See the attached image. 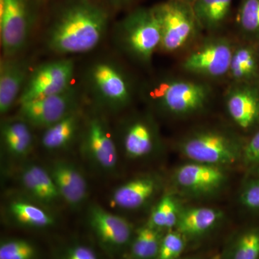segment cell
I'll list each match as a JSON object with an SVG mask.
<instances>
[{
    "mask_svg": "<svg viewBox=\"0 0 259 259\" xmlns=\"http://www.w3.org/2000/svg\"><path fill=\"white\" fill-rule=\"evenodd\" d=\"M179 259H196V258H179Z\"/></svg>",
    "mask_w": 259,
    "mask_h": 259,
    "instance_id": "39",
    "label": "cell"
},
{
    "mask_svg": "<svg viewBox=\"0 0 259 259\" xmlns=\"http://www.w3.org/2000/svg\"><path fill=\"white\" fill-rule=\"evenodd\" d=\"M182 1L186 2V3H190V4H192L195 0H182Z\"/></svg>",
    "mask_w": 259,
    "mask_h": 259,
    "instance_id": "36",
    "label": "cell"
},
{
    "mask_svg": "<svg viewBox=\"0 0 259 259\" xmlns=\"http://www.w3.org/2000/svg\"><path fill=\"white\" fill-rule=\"evenodd\" d=\"M83 80L94 106L102 111L121 112L134 101V80L115 59L102 58L94 61L85 70Z\"/></svg>",
    "mask_w": 259,
    "mask_h": 259,
    "instance_id": "3",
    "label": "cell"
},
{
    "mask_svg": "<svg viewBox=\"0 0 259 259\" xmlns=\"http://www.w3.org/2000/svg\"><path fill=\"white\" fill-rule=\"evenodd\" d=\"M38 0H0V37L3 57L20 56L38 19Z\"/></svg>",
    "mask_w": 259,
    "mask_h": 259,
    "instance_id": "7",
    "label": "cell"
},
{
    "mask_svg": "<svg viewBox=\"0 0 259 259\" xmlns=\"http://www.w3.org/2000/svg\"><path fill=\"white\" fill-rule=\"evenodd\" d=\"M141 98L164 115L189 117L207 110L214 98L209 81L190 76L160 75L141 86Z\"/></svg>",
    "mask_w": 259,
    "mask_h": 259,
    "instance_id": "2",
    "label": "cell"
},
{
    "mask_svg": "<svg viewBox=\"0 0 259 259\" xmlns=\"http://www.w3.org/2000/svg\"><path fill=\"white\" fill-rule=\"evenodd\" d=\"M185 237L175 230L168 231L163 237L156 259H179L185 248Z\"/></svg>",
    "mask_w": 259,
    "mask_h": 259,
    "instance_id": "31",
    "label": "cell"
},
{
    "mask_svg": "<svg viewBox=\"0 0 259 259\" xmlns=\"http://www.w3.org/2000/svg\"><path fill=\"white\" fill-rule=\"evenodd\" d=\"M75 63L71 58L48 61L32 69L18 104L62 93L74 83Z\"/></svg>",
    "mask_w": 259,
    "mask_h": 259,
    "instance_id": "9",
    "label": "cell"
},
{
    "mask_svg": "<svg viewBox=\"0 0 259 259\" xmlns=\"http://www.w3.org/2000/svg\"><path fill=\"white\" fill-rule=\"evenodd\" d=\"M26 167L35 199L45 204H51L61 197L49 171L38 165L30 164Z\"/></svg>",
    "mask_w": 259,
    "mask_h": 259,
    "instance_id": "27",
    "label": "cell"
},
{
    "mask_svg": "<svg viewBox=\"0 0 259 259\" xmlns=\"http://www.w3.org/2000/svg\"><path fill=\"white\" fill-rule=\"evenodd\" d=\"M158 190V182L152 177L134 179L117 187L111 202L121 209H135L147 203Z\"/></svg>",
    "mask_w": 259,
    "mask_h": 259,
    "instance_id": "20",
    "label": "cell"
},
{
    "mask_svg": "<svg viewBox=\"0 0 259 259\" xmlns=\"http://www.w3.org/2000/svg\"><path fill=\"white\" fill-rule=\"evenodd\" d=\"M180 210L175 197L166 194L155 206L148 223L161 231L175 229Z\"/></svg>",
    "mask_w": 259,
    "mask_h": 259,
    "instance_id": "28",
    "label": "cell"
},
{
    "mask_svg": "<svg viewBox=\"0 0 259 259\" xmlns=\"http://www.w3.org/2000/svg\"><path fill=\"white\" fill-rule=\"evenodd\" d=\"M228 78L230 83L259 82V56L255 44L243 40L236 42Z\"/></svg>",
    "mask_w": 259,
    "mask_h": 259,
    "instance_id": "19",
    "label": "cell"
},
{
    "mask_svg": "<svg viewBox=\"0 0 259 259\" xmlns=\"http://www.w3.org/2000/svg\"><path fill=\"white\" fill-rule=\"evenodd\" d=\"M175 180L181 188L187 192L207 194L215 192L224 185L226 175L221 166L192 162L177 170Z\"/></svg>",
    "mask_w": 259,
    "mask_h": 259,
    "instance_id": "16",
    "label": "cell"
},
{
    "mask_svg": "<svg viewBox=\"0 0 259 259\" xmlns=\"http://www.w3.org/2000/svg\"><path fill=\"white\" fill-rule=\"evenodd\" d=\"M81 93L73 84L62 93L19 104L18 117L32 127L45 129L81 107Z\"/></svg>",
    "mask_w": 259,
    "mask_h": 259,
    "instance_id": "10",
    "label": "cell"
},
{
    "mask_svg": "<svg viewBox=\"0 0 259 259\" xmlns=\"http://www.w3.org/2000/svg\"><path fill=\"white\" fill-rule=\"evenodd\" d=\"M241 157L246 166L259 168V130L243 145Z\"/></svg>",
    "mask_w": 259,
    "mask_h": 259,
    "instance_id": "32",
    "label": "cell"
},
{
    "mask_svg": "<svg viewBox=\"0 0 259 259\" xmlns=\"http://www.w3.org/2000/svg\"><path fill=\"white\" fill-rule=\"evenodd\" d=\"M162 232L148 223L139 228L131 243L132 258L156 259L164 236Z\"/></svg>",
    "mask_w": 259,
    "mask_h": 259,
    "instance_id": "26",
    "label": "cell"
},
{
    "mask_svg": "<svg viewBox=\"0 0 259 259\" xmlns=\"http://www.w3.org/2000/svg\"><path fill=\"white\" fill-rule=\"evenodd\" d=\"M30 63L20 56L2 57L0 61V113L6 115L18 103L31 71Z\"/></svg>",
    "mask_w": 259,
    "mask_h": 259,
    "instance_id": "15",
    "label": "cell"
},
{
    "mask_svg": "<svg viewBox=\"0 0 259 259\" xmlns=\"http://www.w3.org/2000/svg\"><path fill=\"white\" fill-rule=\"evenodd\" d=\"M36 254L35 247L26 240H8L0 245V259H35Z\"/></svg>",
    "mask_w": 259,
    "mask_h": 259,
    "instance_id": "30",
    "label": "cell"
},
{
    "mask_svg": "<svg viewBox=\"0 0 259 259\" xmlns=\"http://www.w3.org/2000/svg\"><path fill=\"white\" fill-rule=\"evenodd\" d=\"M111 13L100 0H57L48 18L46 47L62 56L91 52L105 38Z\"/></svg>",
    "mask_w": 259,
    "mask_h": 259,
    "instance_id": "1",
    "label": "cell"
},
{
    "mask_svg": "<svg viewBox=\"0 0 259 259\" xmlns=\"http://www.w3.org/2000/svg\"><path fill=\"white\" fill-rule=\"evenodd\" d=\"M230 118L239 128L248 131L259 124V82L230 83L224 95Z\"/></svg>",
    "mask_w": 259,
    "mask_h": 259,
    "instance_id": "13",
    "label": "cell"
},
{
    "mask_svg": "<svg viewBox=\"0 0 259 259\" xmlns=\"http://www.w3.org/2000/svg\"><path fill=\"white\" fill-rule=\"evenodd\" d=\"M258 258V230L252 229L244 232L235 241L230 259Z\"/></svg>",
    "mask_w": 259,
    "mask_h": 259,
    "instance_id": "29",
    "label": "cell"
},
{
    "mask_svg": "<svg viewBox=\"0 0 259 259\" xmlns=\"http://www.w3.org/2000/svg\"><path fill=\"white\" fill-rule=\"evenodd\" d=\"M257 49H258V56H259V44H256Z\"/></svg>",
    "mask_w": 259,
    "mask_h": 259,
    "instance_id": "38",
    "label": "cell"
},
{
    "mask_svg": "<svg viewBox=\"0 0 259 259\" xmlns=\"http://www.w3.org/2000/svg\"><path fill=\"white\" fill-rule=\"evenodd\" d=\"M241 202L250 209H259V180L250 182L242 191Z\"/></svg>",
    "mask_w": 259,
    "mask_h": 259,
    "instance_id": "33",
    "label": "cell"
},
{
    "mask_svg": "<svg viewBox=\"0 0 259 259\" xmlns=\"http://www.w3.org/2000/svg\"><path fill=\"white\" fill-rule=\"evenodd\" d=\"M39 2H40V3H44V2L45 1H49V0H38Z\"/></svg>",
    "mask_w": 259,
    "mask_h": 259,
    "instance_id": "37",
    "label": "cell"
},
{
    "mask_svg": "<svg viewBox=\"0 0 259 259\" xmlns=\"http://www.w3.org/2000/svg\"><path fill=\"white\" fill-rule=\"evenodd\" d=\"M88 221L97 239L109 251L117 252L131 244L134 228L125 218L93 204L89 209Z\"/></svg>",
    "mask_w": 259,
    "mask_h": 259,
    "instance_id": "12",
    "label": "cell"
},
{
    "mask_svg": "<svg viewBox=\"0 0 259 259\" xmlns=\"http://www.w3.org/2000/svg\"><path fill=\"white\" fill-rule=\"evenodd\" d=\"M89 114L81 129V148L84 154L97 166L106 171H112L117 163V146L113 135L100 109Z\"/></svg>",
    "mask_w": 259,
    "mask_h": 259,
    "instance_id": "11",
    "label": "cell"
},
{
    "mask_svg": "<svg viewBox=\"0 0 259 259\" xmlns=\"http://www.w3.org/2000/svg\"><path fill=\"white\" fill-rule=\"evenodd\" d=\"M121 142L125 154L141 158L151 154L159 144L157 127L147 115L131 117L121 126Z\"/></svg>",
    "mask_w": 259,
    "mask_h": 259,
    "instance_id": "14",
    "label": "cell"
},
{
    "mask_svg": "<svg viewBox=\"0 0 259 259\" xmlns=\"http://www.w3.org/2000/svg\"><path fill=\"white\" fill-rule=\"evenodd\" d=\"M116 47L135 64L148 67L159 51L161 32L152 7H138L117 22L114 27Z\"/></svg>",
    "mask_w": 259,
    "mask_h": 259,
    "instance_id": "4",
    "label": "cell"
},
{
    "mask_svg": "<svg viewBox=\"0 0 259 259\" xmlns=\"http://www.w3.org/2000/svg\"><path fill=\"white\" fill-rule=\"evenodd\" d=\"M236 42L219 33L208 34L192 46L181 62L190 76L209 81L228 78Z\"/></svg>",
    "mask_w": 259,
    "mask_h": 259,
    "instance_id": "6",
    "label": "cell"
},
{
    "mask_svg": "<svg viewBox=\"0 0 259 259\" xmlns=\"http://www.w3.org/2000/svg\"><path fill=\"white\" fill-rule=\"evenodd\" d=\"M8 209L15 222L28 228H49L55 223L54 218L46 209L27 201H13Z\"/></svg>",
    "mask_w": 259,
    "mask_h": 259,
    "instance_id": "24",
    "label": "cell"
},
{
    "mask_svg": "<svg viewBox=\"0 0 259 259\" xmlns=\"http://www.w3.org/2000/svg\"><path fill=\"white\" fill-rule=\"evenodd\" d=\"M233 0H195L192 3L194 13L202 31L219 33L231 17Z\"/></svg>",
    "mask_w": 259,
    "mask_h": 259,
    "instance_id": "23",
    "label": "cell"
},
{
    "mask_svg": "<svg viewBox=\"0 0 259 259\" xmlns=\"http://www.w3.org/2000/svg\"><path fill=\"white\" fill-rule=\"evenodd\" d=\"M243 147L236 136L218 129L197 130L180 143V151L191 161L218 166L234 163Z\"/></svg>",
    "mask_w": 259,
    "mask_h": 259,
    "instance_id": "8",
    "label": "cell"
},
{
    "mask_svg": "<svg viewBox=\"0 0 259 259\" xmlns=\"http://www.w3.org/2000/svg\"><path fill=\"white\" fill-rule=\"evenodd\" d=\"M161 32L159 51L176 54L190 49L202 31L193 8L182 0H166L152 7Z\"/></svg>",
    "mask_w": 259,
    "mask_h": 259,
    "instance_id": "5",
    "label": "cell"
},
{
    "mask_svg": "<svg viewBox=\"0 0 259 259\" xmlns=\"http://www.w3.org/2000/svg\"><path fill=\"white\" fill-rule=\"evenodd\" d=\"M32 127L18 116L3 120L0 132L2 144L6 152L18 158L28 155L34 144Z\"/></svg>",
    "mask_w": 259,
    "mask_h": 259,
    "instance_id": "21",
    "label": "cell"
},
{
    "mask_svg": "<svg viewBox=\"0 0 259 259\" xmlns=\"http://www.w3.org/2000/svg\"><path fill=\"white\" fill-rule=\"evenodd\" d=\"M237 32L243 41L259 44V0H241L236 18Z\"/></svg>",
    "mask_w": 259,
    "mask_h": 259,
    "instance_id": "25",
    "label": "cell"
},
{
    "mask_svg": "<svg viewBox=\"0 0 259 259\" xmlns=\"http://www.w3.org/2000/svg\"><path fill=\"white\" fill-rule=\"evenodd\" d=\"M222 218V212L207 207L181 209L177 231L185 237L195 238L210 231Z\"/></svg>",
    "mask_w": 259,
    "mask_h": 259,
    "instance_id": "22",
    "label": "cell"
},
{
    "mask_svg": "<svg viewBox=\"0 0 259 259\" xmlns=\"http://www.w3.org/2000/svg\"><path fill=\"white\" fill-rule=\"evenodd\" d=\"M83 123V113L80 107L62 120L44 129L40 139L42 147L50 151L69 147L81 132Z\"/></svg>",
    "mask_w": 259,
    "mask_h": 259,
    "instance_id": "18",
    "label": "cell"
},
{
    "mask_svg": "<svg viewBox=\"0 0 259 259\" xmlns=\"http://www.w3.org/2000/svg\"><path fill=\"white\" fill-rule=\"evenodd\" d=\"M59 195L71 207H79L88 197L86 179L77 167L65 161L54 162L49 170Z\"/></svg>",
    "mask_w": 259,
    "mask_h": 259,
    "instance_id": "17",
    "label": "cell"
},
{
    "mask_svg": "<svg viewBox=\"0 0 259 259\" xmlns=\"http://www.w3.org/2000/svg\"><path fill=\"white\" fill-rule=\"evenodd\" d=\"M64 259H98L96 253L90 247L78 245L70 248Z\"/></svg>",
    "mask_w": 259,
    "mask_h": 259,
    "instance_id": "34",
    "label": "cell"
},
{
    "mask_svg": "<svg viewBox=\"0 0 259 259\" xmlns=\"http://www.w3.org/2000/svg\"><path fill=\"white\" fill-rule=\"evenodd\" d=\"M111 11L128 9L139 3L140 0H100Z\"/></svg>",
    "mask_w": 259,
    "mask_h": 259,
    "instance_id": "35",
    "label": "cell"
}]
</instances>
